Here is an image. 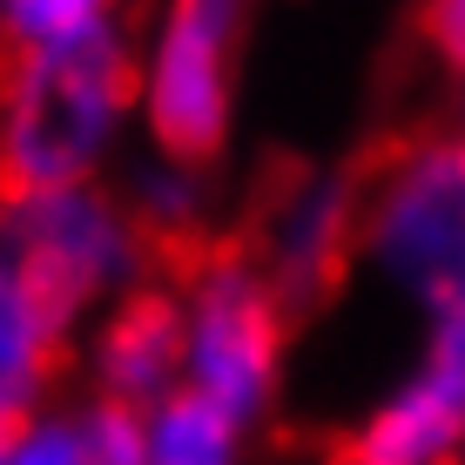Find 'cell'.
Returning a JSON list of instances; mask_svg holds the SVG:
<instances>
[{
	"label": "cell",
	"instance_id": "cell-9",
	"mask_svg": "<svg viewBox=\"0 0 465 465\" xmlns=\"http://www.w3.org/2000/svg\"><path fill=\"white\" fill-rule=\"evenodd\" d=\"M74 391V331L0 243V431Z\"/></svg>",
	"mask_w": 465,
	"mask_h": 465
},
{
	"label": "cell",
	"instance_id": "cell-16",
	"mask_svg": "<svg viewBox=\"0 0 465 465\" xmlns=\"http://www.w3.org/2000/svg\"><path fill=\"white\" fill-rule=\"evenodd\" d=\"M459 102H465V68H459Z\"/></svg>",
	"mask_w": 465,
	"mask_h": 465
},
{
	"label": "cell",
	"instance_id": "cell-5",
	"mask_svg": "<svg viewBox=\"0 0 465 465\" xmlns=\"http://www.w3.org/2000/svg\"><path fill=\"white\" fill-rule=\"evenodd\" d=\"M0 243L27 270V283L61 311V324L82 331L108 303L135 297L142 283L163 277V256L142 236L135 210L115 183L47 189V196L0 203Z\"/></svg>",
	"mask_w": 465,
	"mask_h": 465
},
{
	"label": "cell",
	"instance_id": "cell-7",
	"mask_svg": "<svg viewBox=\"0 0 465 465\" xmlns=\"http://www.w3.org/2000/svg\"><path fill=\"white\" fill-rule=\"evenodd\" d=\"M465 459V317L425 324L419 358L331 439L324 465H459Z\"/></svg>",
	"mask_w": 465,
	"mask_h": 465
},
{
	"label": "cell",
	"instance_id": "cell-12",
	"mask_svg": "<svg viewBox=\"0 0 465 465\" xmlns=\"http://www.w3.org/2000/svg\"><path fill=\"white\" fill-rule=\"evenodd\" d=\"M128 27V0H7V35L14 47H54Z\"/></svg>",
	"mask_w": 465,
	"mask_h": 465
},
{
	"label": "cell",
	"instance_id": "cell-8",
	"mask_svg": "<svg viewBox=\"0 0 465 465\" xmlns=\"http://www.w3.org/2000/svg\"><path fill=\"white\" fill-rule=\"evenodd\" d=\"M74 391L135 419L183 391V324H175L169 277L142 283L135 297L108 303L94 324L74 331Z\"/></svg>",
	"mask_w": 465,
	"mask_h": 465
},
{
	"label": "cell",
	"instance_id": "cell-6",
	"mask_svg": "<svg viewBox=\"0 0 465 465\" xmlns=\"http://www.w3.org/2000/svg\"><path fill=\"white\" fill-rule=\"evenodd\" d=\"M250 263L277 283L291 311H317L358 270V175L351 169H291L230 223Z\"/></svg>",
	"mask_w": 465,
	"mask_h": 465
},
{
	"label": "cell",
	"instance_id": "cell-17",
	"mask_svg": "<svg viewBox=\"0 0 465 465\" xmlns=\"http://www.w3.org/2000/svg\"><path fill=\"white\" fill-rule=\"evenodd\" d=\"M459 465H465V459H459Z\"/></svg>",
	"mask_w": 465,
	"mask_h": 465
},
{
	"label": "cell",
	"instance_id": "cell-3",
	"mask_svg": "<svg viewBox=\"0 0 465 465\" xmlns=\"http://www.w3.org/2000/svg\"><path fill=\"white\" fill-rule=\"evenodd\" d=\"M163 277L175 291V324H183V391L263 431L283 398V378H291L297 311L250 263L236 230L189 250Z\"/></svg>",
	"mask_w": 465,
	"mask_h": 465
},
{
	"label": "cell",
	"instance_id": "cell-13",
	"mask_svg": "<svg viewBox=\"0 0 465 465\" xmlns=\"http://www.w3.org/2000/svg\"><path fill=\"white\" fill-rule=\"evenodd\" d=\"M0 465H74V405L54 398L35 419L0 431Z\"/></svg>",
	"mask_w": 465,
	"mask_h": 465
},
{
	"label": "cell",
	"instance_id": "cell-4",
	"mask_svg": "<svg viewBox=\"0 0 465 465\" xmlns=\"http://www.w3.org/2000/svg\"><path fill=\"white\" fill-rule=\"evenodd\" d=\"M358 263L419 324L465 317V128L411 135L358 175Z\"/></svg>",
	"mask_w": 465,
	"mask_h": 465
},
{
	"label": "cell",
	"instance_id": "cell-15",
	"mask_svg": "<svg viewBox=\"0 0 465 465\" xmlns=\"http://www.w3.org/2000/svg\"><path fill=\"white\" fill-rule=\"evenodd\" d=\"M14 47V35H7V0H0V54Z\"/></svg>",
	"mask_w": 465,
	"mask_h": 465
},
{
	"label": "cell",
	"instance_id": "cell-10",
	"mask_svg": "<svg viewBox=\"0 0 465 465\" xmlns=\"http://www.w3.org/2000/svg\"><path fill=\"white\" fill-rule=\"evenodd\" d=\"M122 203L135 210L142 236L155 243V256L169 263H183L189 250L216 243V236H230V210H223V183L216 169H196V163H169V155H149L135 149L115 175Z\"/></svg>",
	"mask_w": 465,
	"mask_h": 465
},
{
	"label": "cell",
	"instance_id": "cell-11",
	"mask_svg": "<svg viewBox=\"0 0 465 465\" xmlns=\"http://www.w3.org/2000/svg\"><path fill=\"white\" fill-rule=\"evenodd\" d=\"M250 452L256 431L203 405L196 391H175L155 411H142V465H250Z\"/></svg>",
	"mask_w": 465,
	"mask_h": 465
},
{
	"label": "cell",
	"instance_id": "cell-14",
	"mask_svg": "<svg viewBox=\"0 0 465 465\" xmlns=\"http://www.w3.org/2000/svg\"><path fill=\"white\" fill-rule=\"evenodd\" d=\"M425 27H431V41H439V54L452 61V68H465V0H431Z\"/></svg>",
	"mask_w": 465,
	"mask_h": 465
},
{
	"label": "cell",
	"instance_id": "cell-1",
	"mask_svg": "<svg viewBox=\"0 0 465 465\" xmlns=\"http://www.w3.org/2000/svg\"><path fill=\"white\" fill-rule=\"evenodd\" d=\"M135 155L128 27L0 54V203L115 183Z\"/></svg>",
	"mask_w": 465,
	"mask_h": 465
},
{
	"label": "cell",
	"instance_id": "cell-2",
	"mask_svg": "<svg viewBox=\"0 0 465 465\" xmlns=\"http://www.w3.org/2000/svg\"><path fill=\"white\" fill-rule=\"evenodd\" d=\"M256 0H149L128 27L135 61V149L223 169L243 122Z\"/></svg>",
	"mask_w": 465,
	"mask_h": 465
}]
</instances>
